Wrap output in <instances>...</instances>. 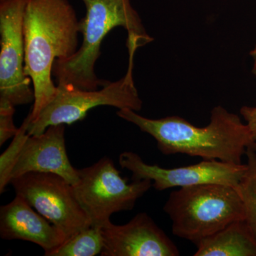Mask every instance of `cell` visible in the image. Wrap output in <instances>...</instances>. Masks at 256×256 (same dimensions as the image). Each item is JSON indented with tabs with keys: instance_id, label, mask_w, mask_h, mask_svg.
<instances>
[{
	"instance_id": "obj_1",
	"label": "cell",
	"mask_w": 256,
	"mask_h": 256,
	"mask_svg": "<svg viewBox=\"0 0 256 256\" xmlns=\"http://www.w3.org/2000/svg\"><path fill=\"white\" fill-rule=\"evenodd\" d=\"M117 114L154 138L160 152L166 156L186 154L242 164L248 149L256 144L246 124L220 106L212 110L210 124L204 128L178 116L150 119L130 109L119 110Z\"/></svg>"
},
{
	"instance_id": "obj_8",
	"label": "cell",
	"mask_w": 256,
	"mask_h": 256,
	"mask_svg": "<svg viewBox=\"0 0 256 256\" xmlns=\"http://www.w3.org/2000/svg\"><path fill=\"white\" fill-rule=\"evenodd\" d=\"M28 0L0 2V100L13 106L34 102L31 79L25 73L24 18Z\"/></svg>"
},
{
	"instance_id": "obj_13",
	"label": "cell",
	"mask_w": 256,
	"mask_h": 256,
	"mask_svg": "<svg viewBox=\"0 0 256 256\" xmlns=\"http://www.w3.org/2000/svg\"><path fill=\"white\" fill-rule=\"evenodd\" d=\"M196 247L194 256H256V239L245 220L229 224Z\"/></svg>"
},
{
	"instance_id": "obj_18",
	"label": "cell",
	"mask_w": 256,
	"mask_h": 256,
	"mask_svg": "<svg viewBox=\"0 0 256 256\" xmlns=\"http://www.w3.org/2000/svg\"><path fill=\"white\" fill-rule=\"evenodd\" d=\"M240 112L256 142V107L244 106Z\"/></svg>"
},
{
	"instance_id": "obj_11",
	"label": "cell",
	"mask_w": 256,
	"mask_h": 256,
	"mask_svg": "<svg viewBox=\"0 0 256 256\" xmlns=\"http://www.w3.org/2000/svg\"><path fill=\"white\" fill-rule=\"evenodd\" d=\"M65 124L52 126L40 136H28L11 175V181L28 172L53 173L74 186L79 180L67 154Z\"/></svg>"
},
{
	"instance_id": "obj_4",
	"label": "cell",
	"mask_w": 256,
	"mask_h": 256,
	"mask_svg": "<svg viewBox=\"0 0 256 256\" xmlns=\"http://www.w3.org/2000/svg\"><path fill=\"white\" fill-rule=\"evenodd\" d=\"M164 210L172 234L197 245L237 220H245L244 204L234 186L206 184L170 194Z\"/></svg>"
},
{
	"instance_id": "obj_2",
	"label": "cell",
	"mask_w": 256,
	"mask_h": 256,
	"mask_svg": "<svg viewBox=\"0 0 256 256\" xmlns=\"http://www.w3.org/2000/svg\"><path fill=\"white\" fill-rule=\"evenodd\" d=\"M80 22L68 0H28L24 18L25 73L35 100L30 121L38 117L56 96L54 84L56 60L73 56L78 50Z\"/></svg>"
},
{
	"instance_id": "obj_5",
	"label": "cell",
	"mask_w": 256,
	"mask_h": 256,
	"mask_svg": "<svg viewBox=\"0 0 256 256\" xmlns=\"http://www.w3.org/2000/svg\"><path fill=\"white\" fill-rule=\"evenodd\" d=\"M129 67L127 74L118 82H109L101 90H80L70 86L58 85L56 96L30 121L28 134L40 136L52 126L72 124L86 118L88 112L99 106H111L119 110L130 109L139 112L142 101L133 79L134 56L137 46H128Z\"/></svg>"
},
{
	"instance_id": "obj_3",
	"label": "cell",
	"mask_w": 256,
	"mask_h": 256,
	"mask_svg": "<svg viewBox=\"0 0 256 256\" xmlns=\"http://www.w3.org/2000/svg\"><path fill=\"white\" fill-rule=\"evenodd\" d=\"M82 1L86 8V18L80 22L82 46L70 58L56 60L53 75L58 85L96 90L109 82L98 78L95 67L100 56L102 42L112 30L124 28L128 33V41L137 42L140 48L152 42L153 38L146 33L130 0Z\"/></svg>"
},
{
	"instance_id": "obj_19",
	"label": "cell",
	"mask_w": 256,
	"mask_h": 256,
	"mask_svg": "<svg viewBox=\"0 0 256 256\" xmlns=\"http://www.w3.org/2000/svg\"><path fill=\"white\" fill-rule=\"evenodd\" d=\"M250 56H252V62H254V66H252V74L256 77V46L255 48H254L250 52Z\"/></svg>"
},
{
	"instance_id": "obj_17",
	"label": "cell",
	"mask_w": 256,
	"mask_h": 256,
	"mask_svg": "<svg viewBox=\"0 0 256 256\" xmlns=\"http://www.w3.org/2000/svg\"><path fill=\"white\" fill-rule=\"evenodd\" d=\"M15 106L6 100H0V146L14 138L18 128L15 126Z\"/></svg>"
},
{
	"instance_id": "obj_16",
	"label": "cell",
	"mask_w": 256,
	"mask_h": 256,
	"mask_svg": "<svg viewBox=\"0 0 256 256\" xmlns=\"http://www.w3.org/2000/svg\"><path fill=\"white\" fill-rule=\"evenodd\" d=\"M30 118L28 116L21 127L18 128V132L14 136L12 142L9 148L0 156V193L4 192L8 185L11 184V175L18 156L22 149L24 144L28 136V126Z\"/></svg>"
},
{
	"instance_id": "obj_14",
	"label": "cell",
	"mask_w": 256,
	"mask_h": 256,
	"mask_svg": "<svg viewBox=\"0 0 256 256\" xmlns=\"http://www.w3.org/2000/svg\"><path fill=\"white\" fill-rule=\"evenodd\" d=\"M104 248L102 228L92 226L76 234L45 256H96L101 255Z\"/></svg>"
},
{
	"instance_id": "obj_20",
	"label": "cell",
	"mask_w": 256,
	"mask_h": 256,
	"mask_svg": "<svg viewBox=\"0 0 256 256\" xmlns=\"http://www.w3.org/2000/svg\"></svg>"
},
{
	"instance_id": "obj_10",
	"label": "cell",
	"mask_w": 256,
	"mask_h": 256,
	"mask_svg": "<svg viewBox=\"0 0 256 256\" xmlns=\"http://www.w3.org/2000/svg\"><path fill=\"white\" fill-rule=\"evenodd\" d=\"M102 256H178V246L148 214L140 213L129 223L102 228Z\"/></svg>"
},
{
	"instance_id": "obj_15",
	"label": "cell",
	"mask_w": 256,
	"mask_h": 256,
	"mask_svg": "<svg viewBox=\"0 0 256 256\" xmlns=\"http://www.w3.org/2000/svg\"><path fill=\"white\" fill-rule=\"evenodd\" d=\"M246 170L236 188L245 212V222L256 239V148H248Z\"/></svg>"
},
{
	"instance_id": "obj_7",
	"label": "cell",
	"mask_w": 256,
	"mask_h": 256,
	"mask_svg": "<svg viewBox=\"0 0 256 256\" xmlns=\"http://www.w3.org/2000/svg\"><path fill=\"white\" fill-rule=\"evenodd\" d=\"M11 184L16 195L60 229L67 240L92 226L73 186L60 175L28 172L13 178Z\"/></svg>"
},
{
	"instance_id": "obj_6",
	"label": "cell",
	"mask_w": 256,
	"mask_h": 256,
	"mask_svg": "<svg viewBox=\"0 0 256 256\" xmlns=\"http://www.w3.org/2000/svg\"><path fill=\"white\" fill-rule=\"evenodd\" d=\"M78 183L73 186L76 196L92 226L99 228L110 223L114 214L132 210L152 188V182L148 180L128 184L108 158L78 170Z\"/></svg>"
},
{
	"instance_id": "obj_12",
	"label": "cell",
	"mask_w": 256,
	"mask_h": 256,
	"mask_svg": "<svg viewBox=\"0 0 256 256\" xmlns=\"http://www.w3.org/2000/svg\"><path fill=\"white\" fill-rule=\"evenodd\" d=\"M0 236L40 246L48 254L67 240L65 234L44 216L35 212L22 197L0 208Z\"/></svg>"
},
{
	"instance_id": "obj_9",
	"label": "cell",
	"mask_w": 256,
	"mask_h": 256,
	"mask_svg": "<svg viewBox=\"0 0 256 256\" xmlns=\"http://www.w3.org/2000/svg\"><path fill=\"white\" fill-rule=\"evenodd\" d=\"M119 164L122 169L132 173L133 181L150 180L153 188L159 192L206 184H218L236 188L247 168L246 164L203 160L198 164L168 169L146 164L140 156L133 152L122 153L120 156Z\"/></svg>"
}]
</instances>
